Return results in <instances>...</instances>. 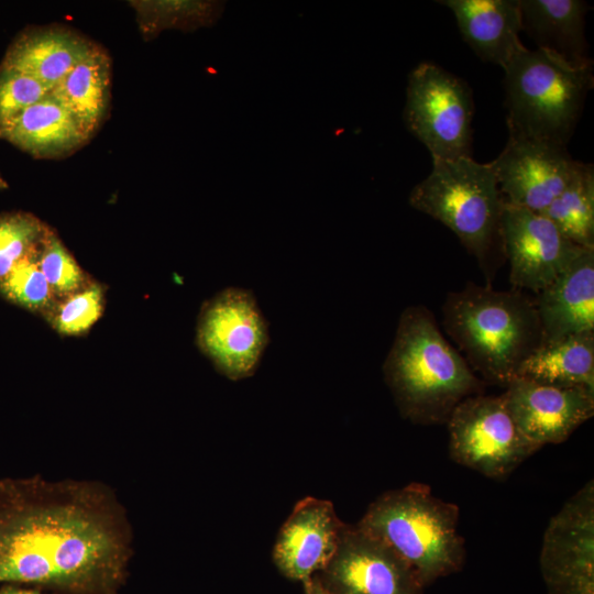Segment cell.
Wrapping results in <instances>:
<instances>
[{"label": "cell", "mask_w": 594, "mask_h": 594, "mask_svg": "<svg viewBox=\"0 0 594 594\" xmlns=\"http://www.w3.org/2000/svg\"><path fill=\"white\" fill-rule=\"evenodd\" d=\"M50 91L35 78L0 64V131Z\"/></svg>", "instance_id": "29"}, {"label": "cell", "mask_w": 594, "mask_h": 594, "mask_svg": "<svg viewBox=\"0 0 594 594\" xmlns=\"http://www.w3.org/2000/svg\"><path fill=\"white\" fill-rule=\"evenodd\" d=\"M502 249L509 262L514 289L540 293L581 252L541 212L504 204L501 221Z\"/></svg>", "instance_id": "13"}, {"label": "cell", "mask_w": 594, "mask_h": 594, "mask_svg": "<svg viewBox=\"0 0 594 594\" xmlns=\"http://www.w3.org/2000/svg\"><path fill=\"white\" fill-rule=\"evenodd\" d=\"M38 266L57 300L82 289L91 282L52 229L42 242Z\"/></svg>", "instance_id": "28"}, {"label": "cell", "mask_w": 594, "mask_h": 594, "mask_svg": "<svg viewBox=\"0 0 594 594\" xmlns=\"http://www.w3.org/2000/svg\"><path fill=\"white\" fill-rule=\"evenodd\" d=\"M573 243L594 248V168L579 165L563 190L541 211Z\"/></svg>", "instance_id": "23"}, {"label": "cell", "mask_w": 594, "mask_h": 594, "mask_svg": "<svg viewBox=\"0 0 594 594\" xmlns=\"http://www.w3.org/2000/svg\"><path fill=\"white\" fill-rule=\"evenodd\" d=\"M473 99L469 85L431 62L408 76L404 122L432 160L471 156Z\"/></svg>", "instance_id": "7"}, {"label": "cell", "mask_w": 594, "mask_h": 594, "mask_svg": "<svg viewBox=\"0 0 594 594\" xmlns=\"http://www.w3.org/2000/svg\"><path fill=\"white\" fill-rule=\"evenodd\" d=\"M8 187L6 180L0 176V189H6Z\"/></svg>", "instance_id": "32"}, {"label": "cell", "mask_w": 594, "mask_h": 594, "mask_svg": "<svg viewBox=\"0 0 594 594\" xmlns=\"http://www.w3.org/2000/svg\"><path fill=\"white\" fill-rule=\"evenodd\" d=\"M344 526L331 502L302 498L278 532L273 549L276 568L293 581L312 578L334 554Z\"/></svg>", "instance_id": "15"}, {"label": "cell", "mask_w": 594, "mask_h": 594, "mask_svg": "<svg viewBox=\"0 0 594 594\" xmlns=\"http://www.w3.org/2000/svg\"><path fill=\"white\" fill-rule=\"evenodd\" d=\"M383 374L400 415L419 425L447 422L463 399L483 388L422 305L402 312Z\"/></svg>", "instance_id": "2"}, {"label": "cell", "mask_w": 594, "mask_h": 594, "mask_svg": "<svg viewBox=\"0 0 594 594\" xmlns=\"http://www.w3.org/2000/svg\"><path fill=\"white\" fill-rule=\"evenodd\" d=\"M535 301L543 343L594 332V248H583Z\"/></svg>", "instance_id": "16"}, {"label": "cell", "mask_w": 594, "mask_h": 594, "mask_svg": "<svg viewBox=\"0 0 594 594\" xmlns=\"http://www.w3.org/2000/svg\"><path fill=\"white\" fill-rule=\"evenodd\" d=\"M302 585L304 594H329L315 575L302 582Z\"/></svg>", "instance_id": "30"}, {"label": "cell", "mask_w": 594, "mask_h": 594, "mask_svg": "<svg viewBox=\"0 0 594 594\" xmlns=\"http://www.w3.org/2000/svg\"><path fill=\"white\" fill-rule=\"evenodd\" d=\"M503 69L509 134L566 146L594 84L593 65L573 66L525 46Z\"/></svg>", "instance_id": "5"}, {"label": "cell", "mask_w": 594, "mask_h": 594, "mask_svg": "<svg viewBox=\"0 0 594 594\" xmlns=\"http://www.w3.org/2000/svg\"><path fill=\"white\" fill-rule=\"evenodd\" d=\"M50 229L29 212L0 213V280L42 244Z\"/></svg>", "instance_id": "26"}, {"label": "cell", "mask_w": 594, "mask_h": 594, "mask_svg": "<svg viewBox=\"0 0 594 594\" xmlns=\"http://www.w3.org/2000/svg\"><path fill=\"white\" fill-rule=\"evenodd\" d=\"M410 206L450 229L483 271L499 244L504 198L490 163L471 156L432 160L430 174L409 195ZM503 250V249H502Z\"/></svg>", "instance_id": "6"}, {"label": "cell", "mask_w": 594, "mask_h": 594, "mask_svg": "<svg viewBox=\"0 0 594 594\" xmlns=\"http://www.w3.org/2000/svg\"><path fill=\"white\" fill-rule=\"evenodd\" d=\"M447 424L451 459L491 479L509 475L540 449L519 430L502 394L466 397Z\"/></svg>", "instance_id": "8"}, {"label": "cell", "mask_w": 594, "mask_h": 594, "mask_svg": "<svg viewBox=\"0 0 594 594\" xmlns=\"http://www.w3.org/2000/svg\"><path fill=\"white\" fill-rule=\"evenodd\" d=\"M516 377L550 386L594 389V332L542 343L521 363Z\"/></svg>", "instance_id": "21"}, {"label": "cell", "mask_w": 594, "mask_h": 594, "mask_svg": "<svg viewBox=\"0 0 594 594\" xmlns=\"http://www.w3.org/2000/svg\"><path fill=\"white\" fill-rule=\"evenodd\" d=\"M103 307L105 289L91 280L82 289L57 300L46 317L58 333L79 336L100 319Z\"/></svg>", "instance_id": "27"}, {"label": "cell", "mask_w": 594, "mask_h": 594, "mask_svg": "<svg viewBox=\"0 0 594 594\" xmlns=\"http://www.w3.org/2000/svg\"><path fill=\"white\" fill-rule=\"evenodd\" d=\"M0 594H42L34 590L21 588L15 586H4L0 588Z\"/></svg>", "instance_id": "31"}, {"label": "cell", "mask_w": 594, "mask_h": 594, "mask_svg": "<svg viewBox=\"0 0 594 594\" xmlns=\"http://www.w3.org/2000/svg\"><path fill=\"white\" fill-rule=\"evenodd\" d=\"M130 543L124 509L100 483L0 480V583L117 594Z\"/></svg>", "instance_id": "1"}, {"label": "cell", "mask_w": 594, "mask_h": 594, "mask_svg": "<svg viewBox=\"0 0 594 594\" xmlns=\"http://www.w3.org/2000/svg\"><path fill=\"white\" fill-rule=\"evenodd\" d=\"M315 576L329 594H424L409 563L358 525H345L339 546Z\"/></svg>", "instance_id": "10"}, {"label": "cell", "mask_w": 594, "mask_h": 594, "mask_svg": "<svg viewBox=\"0 0 594 594\" xmlns=\"http://www.w3.org/2000/svg\"><path fill=\"white\" fill-rule=\"evenodd\" d=\"M138 12L144 38H152L164 29L193 31L215 23L224 4L219 1H130Z\"/></svg>", "instance_id": "24"}, {"label": "cell", "mask_w": 594, "mask_h": 594, "mask_svg": "<svg viewBox=\"0 0 594 594\" xmlns=\"http://www.w3.org/2000/svg\"><path fill=\"white\" fill-rule=\"evenodd\" d=\"M442 317L444 330L472 371L505 387L543 343L536 301L518 289L469 283L448 294Z\"/></svg>", "instance_id": "3"}, {"label": "cell", "mask_w": 594, "mask_h": 594, "mask_svg": "<svg viewBox=\"0 0 594 594\" xmlns=\"http://www.w3.org/2000/svg\"><path fill=\"white\" fill-rule=\"evenodd\" d=\"M51 92L91 138L102 124L111 99L109 55L97 45Z\"/></svg>", "instance_id": "22"}, {"label": "cell", "mask_w": 594, "mask_h": 594, "mask_svg": "<svg viewBox=\"0 0 594 594\" xmlns=\"http://www.w3.org/2000/svg\"><path fill=\"white\" fill-rule=\"evenodd\" d=\"M519 430L542 448L565 441L594 415V389L514 378L502 394Z\"/></svg>", "instance_id": "14"}, {"label": "cell", "mask_w": 594, "mask_h": 594, "mask_svg": "<svg viewBox=\"0 0 594 594\" xmlns=\"http://www.w3.org/2000/svg\"><path fill=\"white\" fill-rule=\"evenodd\" d=\"M459 514L455 504L414 482L378 496L356 525L406 560L426 587L464 564Z\"/></svg>", "instance_id": "4"}, {"label": "cell", "mask_w": 594, "mask_h": 594, "mask_svg": "<svg viewBox=\"0 0 594 594\" xmlns=\"http://www.w3.org/2000/svg\"><path fill=\"white\" fill-rule=\"evenodd\" d=\"M41 245L0 280V296L13 305L46 316L57 299L38 266Z\"/></svg>", "instance_id": "25"}, {"label": "cell", "mask_w": 594, "mask_h": 594, "mask_svg": "<svg viewBox=\"0 0 594 594\" xmlns=\"http://www.w3.org/2000/svg\"><path fill=\"white\" fill-rule=\"evenodd\" d=\"M522 31L537 48L549 52L573 66L593 65L585 37L582 0H519Z\"/></svg>", "instance_id": "20"}, {"label": "cell", "mask_w": 594, "mask_h": 594, "mask_svg": "<svg viewBox=\"0 0 594 594\" xmlns=\"http://www.w3.org/2000/svg\"><path fill=\"white\" fill-rule=\"evenodd\" d=\"M268 342L267 321L251 290L227 287L202 304L196 344L224 377L240 381L252 376Z\"/></svg>", "instance_id": "9"}, {"label": "cell", "mask_w": 594, "mask_h": 594, "mask_svg": "<svg viewBox=\"0 0 594 594\" xmlns=\"http://www.w3.org/2000/svg\"><path fill=\"white\" fill-rule=\"evenodd\" d=\"M0 139L35 158H59L80 148L90 138L50 91L6 124Z\"/></svg>", "instance_id": "19"}, {"label": "cell", "mask_w": 594, "mask_h": 594, "mask_svg": "<svg viewBox=\"0 0 594 594\" xmlns=\"http://www.w3.org/2000/svg\"><path fill=\"white\" fill-rule=\"evenodd\" d=\"M450 9L464 42L484 62L502 68L525 47L519 0H441Z\"/></svg>", "instance_id": "17"}, {"label": "cell", "mask_w": 594, "mask_h": 594, "mask_svg": "<svg viewBox=\"0 0 594 594\" xmlns=\"http://www.w3.org/2000/svg\"><path fill=\"white\" fill-rule=\"evenodd\" d=\"M96 47L67 28H29L12 41L1 65L24 73L52 90Z\"/></svg>", "instance_id": "18"}, {"label": "cell", "mask_w": 594, "mask_h": 594, "mask_svg": "<svg viewBox=\"0 0 594 594\" xmlns=\"http://www.w3.org/2000/svg\"><path fill=\"white\" fill-rule=\"evenodd\" d=\"M490 164L506 204L541 212L566 186L579 162L565 145L509 134Z\"/></svg>", "instance_id": "12"}, {"label": "cell", "mask_w": 594, "mask_h": 594, "mask_svg": "<svg viewBox=\"0 0 594 594\" xmlns=\"http://www.w3.org/2000/svg\"><path fill=\"white\" fill-rule=\"evenodd\" d=\"M540 569L547 594H594V484L591 480L550 519Z\"/></svg>", "instance_id": "11"}]
</instances>
